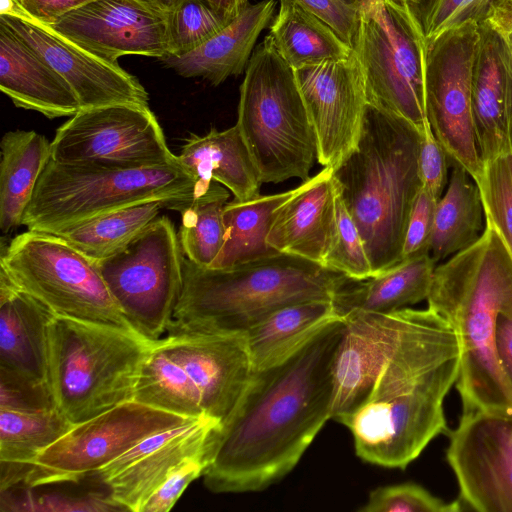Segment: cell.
Listing matches in <instances>:
<instances>
[{
  "instance_id": "cell-41",
  "label": "cell",
  "mask_w": 512,
  "mask_h": 512,
  "mask_svg": "<svg viewBox=\"0 0 512 512\" xmlns=\"http://www.w3.org/2000/svg\"><path fill=\"white\" fill-rule=\"evenodd\" d=\"M494 0H420L416 6L427 42L468 21L482 22Z\"/></svg>"
},
{
  "instance_id": "cell-12",
  "label": "cell",
  "mask_w": 512,
  "mask_h": 512,
  "mask_svg": "<svg viewBox=\"0 0 512 512\" xmlns=\"http://www.w3.org/2000/svg\"><path fill=\"white\" fill-rule=\"evenodd\" d=\"M183 252L173 222H151L132 242L96 262L131 329L149 342L167 333L183 285Z\"/></svg>"
},
{
  "instance_id": "cell-42",
  "label": "cell",
  "mask_w": 512,
  "mask_h": 512,
  "mask_svg": "<svg viewBox=\"0 0 512 512\" xmlns=\"http://www.w3.org/2000/svg\"><path fill=\"white\" fill-rule=\"evenodd\" d=\"M55 408L49 385L38 384L0 369V409L27 412Z\"/></svg>"
},
{
  "instance_id": "cell-24",
  "label": "cell",
  "mask_w": 512,
  "mask_h": 512,
  "mask_svg": "<svg viewBox=\"0 0 512 512\" xmlns=\"http://www.w3.org/2000/svg\"><path fill=\"white\" fill-rule=\"evenodd\" d=\"M54 315L0 264V369L49 385L48 326Z\"/></svg>"
},
{
  "instance_id": "cell-47",
  "label": "cell",
  "mask_w": 512,
  "mask_h": 512,
  "mask_svg": "<svg viewBox=\"0 0 512 512\" xmlns=\"http://www.w3.org/2000/svg\"><path fill=\"white\" fill-rule=\"evenodd\" d=\"M22 10L37 22L52 25L90 0H17Z\"/></svg>"
},
{
  "instance_id": "cell-40",
  "label": "cell",
  "mask_w": 512,
  "mask_h": 512,
  "mask_svg": "<svg viewBox=\"0 0 512 512\" xmlns=\"http://www.w3.org/2000/svg\"><path fill=\"white\" fill-rule=\"evenodd\" d=\"M460 500L446 502L419 484L405 482L371 490L359 512H459Z\"/></svg>"
},
{
  "instance_id": "cell-13",
  "label": "cell",
  "mask_w": 512,
  "mask_h": 512,
  "mask_svg": "<svg viewBox=\"0 0 512 512\" xmlns=\"http://www.w3.org/2000/svg\"><path fill=\"white\" fill-rule=\"evenodd\" d=\"M192 419L129 400L72 428L44 449L31 464L30 487L79 482L93 476L131 447L153 434Z\"/></svg>"
},
{
  "instance_id": "cell-7",
  "label": "cell",
  "mask_w": 512,
  "mask_h": 512,
  "mask_svg": "<svg viewBox=\"0 0 512 512\" xmlns=\"http://www.w3.org/2000/svg\"><path fill=\"white\" fill-rule=\"evenodd\" d=\"M196 185L178 156L146 167L61 164L50 159L22 225L58 234L101 214L152 201L180 212L194 197Z\"/></svg>"
},
{
  "instance_id": "cell-20",
  "label": "cell",
  "mask_w": 512,
  "mask_h": 512,
  "mask_svg": "<svg viewBox=\"0 0 512 512\" xmlns=\"http://www.w3.org/2000/svg\"><path fill=\"white\" fill-rule=\"evenodd\" d=\"M404 320L405 308L390 313L353 311L344 316L333 361L331 419L341 423L365 400Z\"/></svg>"
},
{
  "instance_id": "cell-21",
  "label": "cell",
  "mask_w": 512,
  "mask_h": 512,
  "mask_svg": "<svg viewBox=\"0 0 512 512\" xmlns=\"http://www.w3.org/2000/svg\"><path fill=\"white\" fill-rule=\"evenodd\" d=\"M472 115L482 163L512 153V55L504 36L486 21L478 23Z\"/></svg>"
},
{
  "instance_id": "cell-31",
  "label": "cell",
  "mask_w": 512,
  "mask_h": 512,
  "mask_svg": "<svg viewBox=\"0 0 512 512\" xmlns=\"http://www.w3.org/2000/svg\"><path fill=\"white\" fill-rule=\"evenodd\" d=\"M445 192L436 205L429 255L439 263L476 242L485 228L479 187L468 171L449 158Z\"/></svg>"
},
{
  "instance_id": "cell-46",
  "label": "cell",
  "mask_w": 512,
  "mask_h": 512,
  "mask_svg": "<svg viewBox=\"0 0 512 512\" xmlns=\"http://www.w3.org/2000/svg\"><path fill=\"white\" fill-rule=\"evenodd\" d=\"M438 200L421 188L410 212L403 243V259L429 253Z\"/></svg>"
},
{
  "instance_id": "cell-39",
  "label": "cell",
  "mask_w": 512,
  "mask_h": 512,
  "mask_svg": "<svg viewBox=\"0 0 512 512\" xmlns=\"http://www.w3.org/2000/svg\"><path fill=\"white\" fill-rule=\"evenodd\" d=\"M335 181V180H334ZM336 185V234L322 266L353 280L374 276L364 242Z\"/></svg>"
},
{
  "instance_id": "cell-52",
  "label": "cell",
  "mask_w": 512,
  "mask_h": 512,
  "mask_svg": "<svg viewBox=\"0 0 512 512\" xmlns=\"http://www.w3.org/2000/svg\"><path fill=\"white\" fill-rule=\"evenodd\" d=\"M351 1L353 3H355L361 11L362 7L364 5H366L371 0H351ZM408 1L411 2L412 4H414L415 6H417L420 2V0H408Z\"/></svg>"
},
{
  "instance_id": "cell-14",
  "label": "cell",
  "mask_w": 512,
  "mask_h": 512,
  "mask_svg": "<svg viewBox=\"0 0 512 512\" xmlns=\"http://www.w3.org/2000/svg\"><path fill=\"white\" fill-rule=\"evenodd\" d=\"M176 158L149 105L81 108L56 130L51 141V159L61 164L146 167Z\"/></svg>"
},
{
  "instance_id": "cell-9",
  "label": "cell",
  "mask_w": 512,
  "mask_h": 512,
  "mask_svg": "<svg viewBox=\"0 0 512 512\" xmlns=\"http://www.w3.org/2000/svg\"><path fill=\"white\" fill-rule=\"evenodd\" d=\"M238 127L262 183L307 181L317 156L295 70L270 37L254 48L240 86Z\"/></svg>"
},
{
  "instance_id": "cell-22",
  "label": "cell",
  "mask_w": 512,
  "mask_h": 512,
  "mask_svg": "<svg viewBox=\"0 0 512 512\" xmlns=\"http://www.w3.org/2000/svg\"><path fill=\"white\" fill-rule=\"evenodd\" d=\"M335 199L333 169L324 167L278 208L268 245L322 266L336 234Z\"/></svg>"
},
{
  "instance_id": "cell-1",
  "label": "cell",
  "mask_w": 512,
  "mask_h": 512,
  "mask_svg": "<svg viewBox=\"0 0 512 512\" xmlns=\"http://www.w3.org/2000/svg\"><path fill=\"white\" fill-rule=\"evenodd\" d=\"M343 329L344 319L335 321L284 363L254 372L203 475L209 491L259 492L294 469L331 419Z\"/></svg>"
},
{
  "instance_id": "cell-37",
  "label": "cell",
  "mask_w": 512,
  "mask_h": 512,
  "mask_svg": "<svg viewBox=\"0 0 512 512\" xmlns=\"http://www.w3.org/2000/svg\"><path fill=\"white\" fill-rule=\"evenodd\" d=\"M230 22L205 0H181L167 14L168 54L180 56L198 48Z\"/></svg>"
},
{
  "instance_id": "cell-51",
  "label": "cell",
  "mask_w": 512,
  "mask_h": 512,
  "mask_svg": "<svg viewBox=\"0 0 512 512\" xmlns=\"http://www.w3.org/2000/svg\"><path fill=\"white\" fill-rule=\"evenodd\" d=\"M150 8L168 14L181 0H139Z\"/></svg>"
},
{
  "instance_id": "cell-6",
  "label": "cell",
  "mask_w": 512,
  "mask_h": 512,
  "mask_svg": "<svg viewBox=\"0 0 512 512\" xmlns=\"http://www.w3.org/2000/svg\"><path fill=\"white\" fill-rule=\"evenodd\" d=\"M253 374L245 332H167L151 342L134 400L223 427Z\"/></svg>"
},
{
  "instance_id": "cell-19",
  "label": "cell",
  "mask_w": 512,
  "mask_h": 512,
  "mask_svg": "<svg viewBox=\"0 0 512 512\" xmlns=\"http://www.w3.org/2000/svg\"><path fill=\"white\" fill-rule=\"evenodd\" d=\"M49 26L112 62L125 55L168 54L167 15L139 0H90Z\"/></svg>"
},
{
  "instance_id": "cell-10",
  "label": "cell",
  "mask_w": 512,
  "mask_h": 512,
  "mask_svg": "<svg viewBox=\"0 0 512 512\" xmlns=\"http://www.w3.org/2000/svg\"><path fill=\"white\" fill-rule=\"evenodd\" d=\"M353 51L368 104L402 117L421 132L425 108L427 40L408 0H371L360 12Z\"/></svg>"
},
{
  "instance_id": "cell-26",
  "label": "cell",
  "mask_w": 512,
  "mask_h": 512,
  "mask_svg": "<svg viewBox=\"0 0 512 512\" xmlns=\"http://www.w3.org/2000/svg\"><path fill=\"white\" fill-rule=\"evenodd\" d=\"M275 7V0L248 3L236 18L198 48L180 56L168 54L160 60L182 77H201L217 86L246 70L255 42L270 25Z\"/></svg>"
},
{
  "instance_id": "cell-2",
  "label": "cell",
  "mask_w": 512,
  "mask_h": 512,
  "mask_svg": "<svg viewBox=\"0 0 512 512\" xmlns=\"http://www.w3.org/2000/svg\"><path fill=\"white\" fill-rule=\"evenodd\" d=\"M460 348L450 325L429 309L405 308L393 349L365 400L341 424L363 461L405 469L449 428L444 400L456 384Z\"/></svg>"
},
{
  "instance_id": "cell-5",
  "label": "cell",
  "mask_w": 512,
  "mask_h": 512,
  "mask_svg": "<svg viewBox=\"0 0 512 512\" xmlns=\"http://www.w3.org/2000/svg\"><path fill=\"white\" fill-rule=\"evenodd\" d=\"M350 280L309 260L278 253L226 269L183 259V285L167 332H245L284 306L332 301Z\"/></svg>"
},
{
  "instance_id": "cell-30",
  "label": "cell",
  "mask_w": 512,
  "mask_h": 512,
  "mask_svg": "<svg viewBox=\"0 0 512 512\" xmlns=\"http://www.w3.org/2000/svg\"><path fill=\"white\" fill-rule=\"evenodd\" d=\"M0 228L22 225L39 178L51 159V142L33 130L6 132L1 140Z\"/></svg>"
},
{
  "instance_id": "cell-48",
  "label": "cell",
  "mask_w": 512,
  "mask_h": 512,
  "mask_svg": "<svg viewBox=\"0 0 512 512\" xmlns=\"http://www.w3.org/2000/svg\"><path fill=\"white\" fill-rule=\"evenodd\" d=\"M495 347L502 371L512 390V306L502 311L497 318Z\"/></svg>"
},
{
  "instance_id": "cell-28",
  "label": "cell",
  "mask_w": 512,
  "mask_h": 512,
  "mask_svg": "<svg viewBox=\"0 0 512 512\" xmlns=\"http://www.w3.org/2000/svg\"><path fill=\"white\" fill-rule=\"evenodd\" d=\"M180 163L197 182H218L245 201L260 195L256 165L236 125L204 135L190 134L178 155Z\"/></svg>"
},
{
  "instance_id": "cell-15",
  "label": "cell",
  "mask_w": 512,
  "mask_h": 512,
  "mask_svg": "<svg viewBox=\"0 0 512 512\" xmlns=\"http://www.w3.org/2000/svg\"><path fill=\"white\" fill-rule=\"evenodd\" d=\"M478 23L468 21L427 42L425 108L433 134L476 181L482 160L472 115V69Z\"/></svg>"
},
{
  "instance_id": "cell-50",
  "label": "cell",
  "mask_w": 512,
  "mask_h": 512,
  "mask_svg": "<svg viewBox=\"0 0 512 512\" xmlns=\"http://www.w3.org/2000/svg\"><path fill=\"white\" fill-rule=\"evenodd\" d=\"M207 1L223 18L232 21L248 5V0H205Z\"/></svg>"
},
{
  "instance_id": "cell-43",
  "label": "cell",
  "mask_w": 512,
  "mask_h": 512,
  "mask_svg": "<svg viewBox=\"0 0 512 512\" xmlns=\"http://www.w3.org/2000/svg\"><path fill=\"white\" fill-rule=\"evenodd\" d=\"M279 2L296 4L318 17L353 49L361 11L351 0H279Z\"/></svg>"
},
{
  "instance_id": "cell-29",
  "label": "cell",
  "mask_w": 512,
  "mask_h": 512,
  "mask_svg": "<svg viewBox=\"0 0 512 512\" xmlns=\"http://www.w3.org/2000/svg\"><path fill=\"white\" fill-rule=\"evenodd\" d=\"M436 264L429 253L408 258L365 280L350 279L332 302L344 318L350 312L390 313L427 300Z\"/></svg>"
},
{
  "instance_id": "cell-53",
  "label": "cell",
  "mask_w": 512,
  "mask_h": 512,
  "mask_svg": "<svg viewBox=\"0 0 512 512\" xmlns=\"http://www.w3.org/2000/svg\"><path fill=\"white\" fill-rule=\"evenodd\" d=\"M496 29V28H495ZM500 32V31H499ZM504 38L506 39L507 43H508V46H509V49H510V52H511V55H512V30L510 31H505V32H500Z\"/></svg>"
},
{
  "instance_id": "cell-32",
  "label": "cell",
  "mask_w": 512,
  "mask_h": 512,
  "mask_svg": "<svg viewBox=\"0 0 512 512\" xmlns=\"http://www.w3.org/2000/svg\"><path fill=\"white\" fill-rule=\"evenodd\" d=\"M302 188L272 195L227 202L223 209V246L208 268L226 269L278 254L267 243V236L278 208Z\"/></svg>"
},
{
  "instance_id": "cell-34",
  "label": "cell",
  "mask_w": 512,
  "mask_h": 512,
  "mask_svg": "<svg viewBox=\"0 0 512 512\" xmlns=\"http://www.w3.org/2000/svg\"><path fill=\"white\" fill-rule=\"evenodd\" d=\"M162 204L157 201L132 205L101 214L58 234L94 262L125 248L158 218Z\"/></svg>"
},
{
  "instance_id": "cell-25",
  "label": "cell",
  "mask_w": 512,
  "mask_h": 512,
  "mask_svg": "<svg viewBox=\"0 0 512 512\" xmlns=\"http://www.w3.org/2000/svg\"><path fill=\"white\" fill-rule=\"evenodd\" d=\"M0 89L16 107L50 119L72 116L80 109L68 82L1 21Z\"/></svg>"
},
{
  "instance_id": "cell-45",
  "label": "cell",
  "mask_w": 512,
  "mask_h": 512,
  "mask_svg": "<svg viewBox=\"0 0 512 512\" xmlns=\"http://www.w3.org/2000/svg\"><path fill=\"white\" fill-rule=\"evenodd\" d=\"M212 458L203 456L176 469L147 499L141 512H168L191 482L203 476Z\"/></svg>"
},
{
  "instance_id": "cell-35",
  "label": "cell",
  "mask_w": 512,
  "mask_h": 512,
  "mask_svg": "<svg viewBox=\"0 0 512 512\" xmlns=\"http://www.w3.org/2000/svg\"><path fill=\"white\" fill-rule=\"evenodd\" d=\"M229 192L218 182H197L192 200L179 212L178 238L183 254L193 263L209 267L225 238L223 209Z\"/></svg>"
},
{
  "instance_id": "cell-33",
  "label": "cell",
  "mask_w": 512,
  "mask_h": 512,
  "mask_svg": "<svg viewBox=\"0 0 512 512\" xmlns=\"http://www.w3.org/2000/svg\"><path fill=\"white\" fill-rule=\"evenodd\" d=\"M268 36L294 70L353 53L330 26L296 4H280Z\"/></svg>"
},
{
  "instance_id": "cell-4",
  "label": "cell",
  "mask_w": 512,
  "mask_h": 512,
  "mask_svg": "<svg viewBox=\"0 0 512 512\" xmlns=\"http://www.w3.org/2000/svg\"><path fill=\"white\" fill-rule=\"evenodd\" d=\"M421 136L408 120L368 104L356 148L333 169L374 275L403 260L410 212L422 188Z\"/></svg>"
},
{
  "instance_id": "cell-3",
  "label": "cell",
  "mask_w": 512,
  "mask_h": 512,
  "mask_svg": "<svg viewBox=\"0 0 512 512\" xmlns=\"http://www.w3.org/2000/svg\"><path fill=\"white\" fill-rule=\"evenodd\" d=\"M427 303L459 343L462 412L512 417V390L495 347L497 318L512 306V256L491 222L476 242L436 265Z\"/></svg>"
},
{
  "instance_id": "cell-38",
  "label": "cell",
  "mask_w": 512,
  "mask_h": 512,
  "mask_svg": "<svg viewBox=\"0 0 512 512\" xmlns=\"http://www.w3.org/2000/svg\"><path fill=\"white\" fill-rule=\"evenodd\" d=\"M482 164L476 183L485 220L493 224L512 256V153Z\"/></svg>"
},
{
  "instance_id": "cell-36",
  "label": "cell",
  "mask_w": 512,
  "mask_h": 512,
  "mask_svg": "<svg viewBox=\"0 0 512 512\" xmlns=\"http://www.w3.org/2000/svg\"><path fill=\"white\" fill-rule=\"evenodd\" d=\"M73 425L56 408L38 412L0 409V461L32 464Z\"/></svg>"
},
{
  "instance_id": "cell-8",
  "label": "cell",
  "mask_w": 512,
  "mask_h": 512,
  "mask_svg": "<svg viewBox=\"0 0 512 512\" xmlns=\"http://www.w3.org/2000/svg\"><path fill=\"white\" fill-rule=\"evenodd\" d=\"M150 345L131 330L54 315L48 379L55 408L78 424L133 400Z\"/></svg>"
},
{
  "instance_id": "cell-44",
  "label": "cell",
  "mask_w": 512,
  "mask_h": 512,
  "mask_svg": "<svg viewBox=\"0 0 512 512\" xmlns=\"http://www.w3.org/2000/svg\"><path fill=\"white\" fill-rule=\"evenodd\" d=\"M421 133L418 169L422 188L439 200L448 185L449 157L433 134L429 122Z\"/></svg>"
},
{
  "instance_id": "cell-23",
  "label": "cell",
  "mask_w": 512,
  "mask_h": 512,
  "mask_svg": "<svg viewBox=\"0 0 512 512\" xmlns=\"http://www.w3.org/2000/svg\"><path fill=\"white\" fill-rule=\"evenodd\" d=\"M222 425L210 418L186 423L163 444L103 484L120 510L141 512L150 495L179 467L203 456L213 457Z\"/></svg>"
},
{
  "instance_id": "cell-17",
  "label": "cell",
  "mask_w": 512,
  "mask_h": 512,
  "mask_svg": "<svg viewBox=\"0 0 512 512\" xmlns=\"http://www.w3.org/2000/svg\"><path fill=\"white\" fill-rule=\"evenodd\" d=\"M0 21L68 82L80 109L119 103L148 105L144 86L118 62L103 59L51 26L35 21L17 0H1Z\"/></svg>"
},
{
  "instance_id": "cell-49",
  "label": "cell",
  "mask_w": 512,
  "mask_h": 512,
  "mask_svg": "<svg viewBox=\"0 0 512 512\" xmlns=\"http://www.w3.org/2000/svg\"><path fill=\"white\" fill-rule=\"evenodd\" d=\"M483 21L500 32L512 30V0H494Z\"/></svg>"
},
{
  "instance_id": "cell-27",
  "label": "cell",
  "mask_w": 512,
  "mask_h": 512,
  "mask_svg": "<svg viewBox=\"0 0 512 512\" xmlns=\"http://www.w3.org/2000/svg\"><path fill=\"white\" fill-rule=\"evenodd\" d=\"M341 319L329 300L294 303L268 314L245 331L254 372L284 363Z\"/></svg>"
},
{
  "instance_id": "cell-11",
  "label": "cell",
  "mask_w": 512,
  "mask_h": 512,
  "mask_svg": "<svg viewBox=\"0 0 512 512\" xmlns=\"http://www.w3.org/2000/svg\"><path fill=\"white\" fill-rule=\"evenodd\" d=\"M0 264L55 315L133 331L96 262L60 236L27 230L2 243Z\"/></svg>"
},
{
  "instance_id": "cell-18",
  "label": "cell",
  "mask_w": 512,
  "mask_h": 512,
  "mask_svg": "<svg viewBox=\"0 0 512 512\" xmlns=\"http://www.w3.org/2000/svg\"><path fill=\"white\" fill-rule=\"evenodd\" d=\"M316 141V159L334 169L357 146L368 105L353 53L295 70Z\"/></svg>"
},
{
  "instance_id": "cell-16",
  "label": "cell",
  "mask_w": 512,
  "mask_h": 512,
  "mask_svg": "<svg viewBox=\"0 0 512 512\" xmlns=\"http://www.w3.org/2000/svg\"><path fill=\"white\" fill-rule=\"evenodd\" d=\"M447 435L446 459L463 509L512 512V417L462 412Z\"/></svg>"
}]
</instances>
